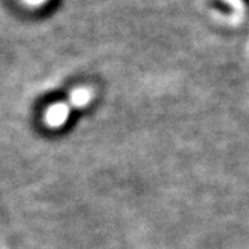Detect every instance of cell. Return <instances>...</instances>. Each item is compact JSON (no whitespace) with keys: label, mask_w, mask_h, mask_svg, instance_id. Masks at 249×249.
Here are the masks:
<instances>
[{"label":"cell","mask_w":249,"mask_h":249,"mask_svg":"<svg viewBox=\"0 0 249 249\" xmlns=\"http://www.w3.org/2000/svg\"><path fill=\"white\" fill-rule=\"evenodd\" d=\"M24 1L27 4H29V6H40V4H43L47 0H24Z\"/></svg>","instance_id":"cell-1"}]
</instances>
